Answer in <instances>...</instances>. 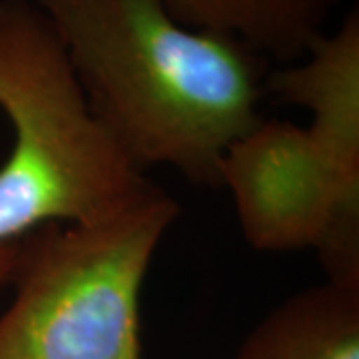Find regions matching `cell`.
<instances>
[{"instance_id": "5b68a950", "label": "cell", "mask_w": 359, "mask_h": 359, "mask_svg": "<svg viewBox=\"0 0 359 359\" xmlns=\"http://www.w3.org/2000/svg\"><path fill=\"white\" fill-rule=\"evenodd\" d=\"M297 65L271 72L264 82L278 102L311 114L309 140L335 180L359 190V14L349 13L334 32L311 42Z\"/></svg>"}, {"instance_id": "7a4b0ae2", "label": "cell", "mask_w": 359, "mask_h": 359, "mask_svg": "<svg viewBox=\"0 0 359 359\" xmlns=\"http://www.w3.org/2000/svg\"><path fill=\"white\" fill-rule=\"evenodd\" d=\"M0 108L14 136L0 166V244L48 224L96 226L156 192L92 114L30 0H0Z\"/></svg>"}, {"instance_id": "6da1fadb", "label": "cell", "mask_w": 359, "mask_h": 359, "mask_svg": "<svg viewBox=\"0 0 359 359\" xmlns=\"http://www.w3.org/2000/svg\"><path fill=\"white\" fill-rule=\"evenodd\" d=\"M58 34L92 114L134 166L219 186L226 150L262 120L264 60L178 22L162 0H30Z\"/></svg>"}, {"instance_id": "277c9868", "label": "cell", "mask_w": 359, "mask_h": 359, "mask_svg": "<svg viewBox=\"0 0 359 359\" xmlns=\"http://www.w3.org/2000/svg\"><path fill=\"white\" fill-rule=\"evenodd\" d=\"M219 186L231 192L245 242L259 252L316 248L334 222H359V190L344 188L302 126L262 118L226 150Z\"/></svg>"}, {"instance_id": "3957f363", "label": "cell", "mask_w": 359, "mask_h": 359, "mask_svg": "<svg viewBox=\"0 0 359 359\" xmlns=\"http://www.w3.org/2000/svg\"><path fill=\"white\" fill-rule=\"evenodd\" d=\"M178 214L158 186L114 219L48 224L20 238L0 359H142V285Z\"/></svg>"}, {"instance_id": "ba28073f", "label": "cell", "mask_w": 359, "mask_h": 359, "mask_svg": "<svg viewBox=\"0 0 359 359\" xmlns=\"http://www.w3.org/2000/svg\"><path fill=\"white\" fill-rule=\"evenodd\" d=\"M16 252H18V242L0 244V285L11 282L14 262H16Z\"/></svg>"}, {"instance_id": "8992f818", "label": "cell", "mask_w": 359, "mask_h": 359, "mask_svg": "<svg viewBox=\"0 0 359 359\" xmlns=\"http://www.w3.org/2000/svg\"><path fill=\"white\" fill-rule=\"evenodd\" d=\"M233 359H359V290L325 282L290 295Z\"/></svg>"}, {"instance_id": "52a82bcc", "label": "cell", "mask_w": 359, "mask_h": 359, "mask_svg": "<svg viewBox=\"0 0 359 359\" xmlns=\"http://www.w3.org/2000/svg\"><path fill=\"white\" fill-rule=\"evenodd\" d=\"M182 25L240 40L282 62L302 58L325 32L337 0H162Z\"/></svg>"}]
</instances>
